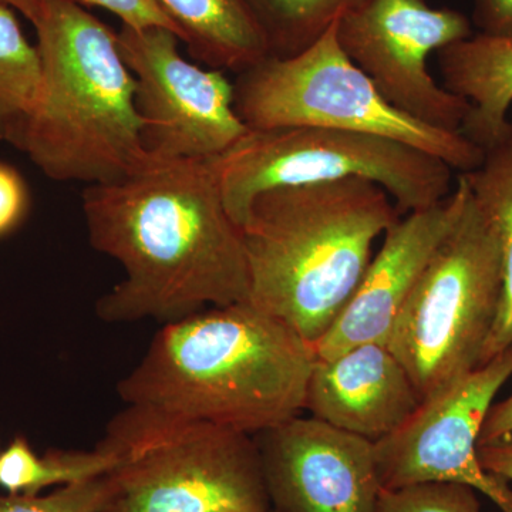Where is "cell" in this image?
<instances>
[{
    "label": "cell",
    "instance_id": "ba28073f",
    "mask_svg": "<svg viewBox=\"0 0 512 512\" xmlns=\"http://www.w3.org/2000/svg\"><path fill=\"white\" fill-rule=\"evenodd\" d=\"M214 164L225 208L239 227L255 197L274 188L363 178L382 187L402 215L433 207L453 191V170L439 158L332 128H248Z\"/></svg>",
    "mask_w": 512,
    "mask_h": 512
},
{
    "label": "cell",
    "instance_id": "5b68a950",
    "mask_svg": "<svg viewBox=\"0 0 512 512\" xmlns=\"http://www.w3.org/2000/svg\"><path fill=\"white\" fill-rule=\"evenodd\" d=\"M116 457L103 512H269L254 436L127 404L101 439Z\"/></svg>",
    "mask_w": 512,
    "mask_h": 512
},
{
    "label": "cell",
    "instance_id": "f1b7e54d",
    "mask_svg": "<svg viewBox=\"0 0 512 512\" xmlns=\"http://www.w3.org/2000/svg\"><path fill=\"white\" fill-rule=\"evenodd\" d=\"M269 512H275V511H272V510H271V511H269Z\"/></svg>",
    "mask_w": 512,
    "mask_h": 512
},
{
    "label": "cell",
    "instance_id": "ffe728a7",
    "mask_svg": "<svg viewBox=\"0 0 512 512\" xmlns=\"http://www.w3.org/2000/svg\"><path fill=\"white\" fill-rule=\"evenodd\" d=\"M367 0H252L272 56H292L315 43Z\"/></svg>",
    "mask_w": 512,
    "mask_h": 512
},
{
    "label": "cell",
    "instance_id": "d6986e66",
    "mask_svg": "<svg viewBox=\"0 0 512 512\" xmlns=\"http://www.w3.org/2000/svg\"><path fill=\"white\" fill-rule=\"evenodd\" d=\"M116 461L101 444L92 451L52 450L39 456L25 437L19 436L0 453V487L9 494L39 495L53 485L62 487L106 476Z\"/></svg>",
    "mask_w": 512,
    "mask_h": 512
},
{
    "label": "cell",
    "instance_id": "ac0fdd59",
    "mask_svg": "<svg viewBox=\"0 0 512 512\" xmlns=\"http://www.w3.org/2000/svg\"><path fill=\"white\" fill-rule=\"evenodd\" d=\"M39 50L23 33L15 10L0 6V141L19 148L39 96Z\"/></svg>",
    "mask_w": 512,
    "mask_h": 512
},
{
    "label": "cell",
    "instance_id": "52a82bcc",
    "mask_svg": "<svg viewBox=\"0 0 512 512\" xmlns=\"http://www.w3.org/2000/svg\"><path fill=\"white\" fill-rule=\"evenodd\" d=\"M336 23L302 52L271 55L239 73L235 109L245 126H311L369 134L439 158L458 174L476 170L484 160L483 148L460 131L413 119L384 99L343 52Z\"/></svg>",
    "mask_w": 512,
    "mask_h": 512
},
{
    "label": "cell",
    "instance_id": "277c9868",
    "mask_svg": "<svg viewBox=\"0 0 512 512\" xmlns=\"http://www.w3.org/2000/svg\"><path fill=\"white\" fill-rule=\"evenodd\" d=\"M33 26L42 79L19 150L63 183L107 184L141 170L151 157L117 33L72 0H45Z\"/></svg>",
    "mask_w": 512,
    "mask_h": 512
},
{
    "label": "cell",
    "instance_id": "2e32d148",
    "mask_svg": "<svg viewBox=\"0 0 512 512\" xmlns=\"http://www.w3.org/2000/svg\"><path fill=\"white\" fill-rule=\"evenodd\" d=\"M191 55L211 69L242 73L271 56L252 0H157Z\"/></svg>",
    "mask_w": 512,
    "mask_h": 512
},
{
    "label": "cell",
    "instance_id": "3957f363",
    "mask_svg": "<svg viewBox=\"0 0 512 512\" xmlns=\"http://www.w3.org/2000/svg\"><path fill=\"white\" fill-rule=\"evenodd\" d=\"M402 217L363 178L262 192L241 225L248 302L315 346L362 281L377 239Z\"/></svg>",
    "mask_w": 512,
    "mask_h": 512
},
{
    "label": "cell",
    "instance_id": "9c48e42d",
    "mask_svg": "<svg viewBox=\"0 0 512 512\" xmlns=\"http://www.w3.org/2000/svg\"><path fill=\"white\" fill-rule=\"evenodd\" d=\"M136 80L144 148L158 160H214L248 131L235 109V87L222 70L188 62L180 37L165 28L117 33Z\"/></svg>",
    "mask_w": 512,
    "mask_h": 512
},
{
    "label": "cell",
    "instance_id": "5bb4252c",
    "mask_svg": "<svg viewBox=\"0 0 512 512\" xmlns=\"http://www.w3.org/2000/svg\"><path fill=\"white\" fill-rule=\"evenodd\" d=\"M420 404L409 373L382 343L316 357L306 387L312 417L373 443L399 429Z\"/></svg>",
    "mask_w": 512,
    "mask_h": 512
},
{
    "label": "cell",
    "instance_id": "83f0119b",
    "mask_svg": "<svg viewBox=\"0 0 512 512\" xmlns=\"http://www.w3.org/2000/svg\"><path fill=\"white\" fill-rule=\"evenodd\" d=\"M45 0H0V6H5L25 16L30 23H35L43 9Z\"/></svg>",
    "mask_w": 512,
    "mask_h": 512
},
{
    "label": "cell",
    "instance_id": "d4e9b609",
    "mask_svg": "<svg viewBox=\"0 0 512 512\" xmlns=\"http://www.w3.org/2000/svg\"><path fill=\"white\" fill-rule=\"evenodd\" d=\"M471 23L480 35L512 36V0H473Z\"/></svg>",
    "mask_w": 512,
    "mask_h": 512
},
{
    "label": "cell",
    "instance_id": "7402d4cb",
    "mask_svg": "<svg viewBox=\"0 0 512 512\" xmlns=\"http://www.w3.org/2000/svg\"><path fill=\"white\" fill-rule=\"evenodd\" d=\"M113 487L109 474L90 480L62 485L47 495L0 497V512H103Z\"/></svg>",
    "mask_w": 512,
    "mask_h": 512
},
{
    "label": "cell",
    "instance_id": "603a6c76",
    "mask_svg": "<svg viewBox=\"0 0 512 512\" xmlns=\"http://www.w3.org/2000/svg\"><path fill=\"white\" fill-rule=\"evenodd\" d=\"M80 6H93L113 13L123 22V26L131 29L165 28L170 29L183 42L181 30L157 0H72Z\"/></svg>",
    "mask_w": 512,
    "mask_h": 512
},
{
    "label": "cell",
    "instance_id": "4316f807",
    "mask_svg": "<svg viewBox=\"0 0 512 512\" xmlns=\"http://www.w3.org/2000/svg\"><path fill=\"white\" fill-rule=\"evenodd\" d=\"M512 434V394L504 402L491 406L481 429L478 444L503 439Z\"/></svg>",
    "mask_w": 512,
    "mask_h": 512
},
{
    "label": "cell",
    "instance_id": "cb8c5ba5",
    "mask_svg": "<svg viewBox=\"0 0 512 512\" xmlns=\"http://www.w3.org/2000/svg\"><path fill=\"white\" fill-rule=\"evenodd\" d=\"M29 188L12 165L0 163V238L15 231L28 215Z\"/></svg>",
    "mask_w": 512,
    "mask_h": 512
},
{
    "label": "cell",
    "instance_id": "30bf717a",
    "mask_svg": "<svg viewBox=\"0 0 512 512\" xmlns=\"http://www.w3.org/2000/svg\"><path fill=\"white\" fill-rule=\"evenodd\" d=\"M473 35L464 13L426 0H367L336 23L343 52L384 99L413 119L460 133L470 104L433 79L427 57Z\"/></svg>",
    "mask_w": 512,
    "mask_h": 512
},
{
    "label": "cell",
    "instance_id": "8992f818",
    "mask_svg": "<svg viewBox=\"0 0 512 512\" xmlns=\"http://www.w3.org/2000/svg\"><path fill=\"white\" fill-rule=\"evenodd\" d=\"M501 291L497 234L468 187L460 217L421 272L387 340L421 402L481 366Z\"/></svg>",
    "mask_w": 512,
    "mask_h": 512
},
{
    "label": "cell",
    "instance_id": "e0dca14e",
    "mask_svg": "<svg viewBox=\"0 0 512 512\" xmlns=\"http://www.w3.org/2000/svg\"><path fill=\"white\" fill-rule=\"evenodd\" d=\"M461 175L478 207L493 224L500 245L503 291L497 319L485 345L484 365L512 346V121L503 136L485 148L483 163Z\"/></svg>",
    "mask_w": 512,
    "mask_h": 512
},
{
    "label": "cell",
    "instance_id": "44dd1931",
    "mask_svg": "<svg viewBox=\"0 0 512 512\" xmlns=\"http://www.w3.org/2000/svg\"><path fill=\"white\" fill-rule=\"evenodd\" d=\"M376 512H481L477 491L467 485L426 481L382 488Z\"/></svg>",
    "mask_w": 512,
    "mask_h": 512
},
{
    "label": "cell",
    "instance_id": "6da1fadb",
    "mask_svg": "<svg viewBox=\"0 0 512 512\" xmlns=\"http://www.w3.org/2000/svg\"><path fill=\"white\" fill-rule=\"evenodd\" d=\"M89 241L124 279L96 303L104 322H175L248 302L242 229L222 200L214 160H158L83 192Z\"/></svg>",
    "mask_w": 512,
    "mask_h": 512
},
{
    "label": "cell",
    "instance_id": "7c38bea8",
    "mask_svg": "<svg viewBox=\"0 0 512 512\" xmlns=\"http://www.w3.org/2000/svg\"><path fill=\"white\" fill-rule=\"evenodd\" d=\"M275 512H376L375 443L315 417L254 436Z\"/></svg>",
    "mask_w": 512,
    "mask_h": 512
},
{
    "label": "cell",
    "instance_id": "7a4b0ae2",
    "mask_svg": "<svg viewBox=\"0 0 512 512\" xmlns=\"http://www.w3.org/2000/svg\"><path fill=\"white\" fill-rule=\"evenodd\" d=\"M315 349L249 302L165 323L117 386L126 404L261 433L305 410Z\"/></svg>",
    "mask_w": 512,
    "mask_h": 512
},
{
    "label": "cell",
    "instance_id": "9a60e30c",
    "mask_svg": "<svg viewBox=\"0 0 512 512\" xmlns=\"http://www.w3.org/2000/svg\"><path fill=\"white\" fill-rule=\"evenodd\" d=\"M437 57L443 86L470 104L461 133L485 150L511 124L512 36L477 33L444 47Z\"/></svg>",
    "mask_w": 512,
    "mask_h": 512
},
{
    "label": "cell",
    "instance_id": "484cf974",
    "mask_svg": "<svg viewBox=\"0 0 512 512\" xmlns=\"http://www.w3.org/2000/svg\"><path fill=\"white\" fill-rule=\"evenodd\" d=\"M478 458L485 470L512 484V434L490 443L478 444Z\"/></svg>",
    "mask_w": 512,
    "mask_h": 512
},
{
    "label": "cell",
    "instance_id": "4fadbf2b",
    "mask_svg": "<svg viewBox=\"0 0 512 512\" xmlns=\"http://www.w3.org/2000/svg\"><path fill=\"white\" fill-rule=\"evenodd\" d=\"M466 178L443 201L400 218L373 255L365 275L332 328L315 343L318 359H330L366 343L387 345L397 316L466 202Z\"/></svg>",
    "mask_w": 512,
    "mask_h": 512
},
{
    "label": "cell",
    "instance_id": "8fae6325",
    "mask_svg": "<svg viewBox=\"0 0 512 512\" xmlns=\"http://www.w3.org/2000/svg\"><path fill=\"white\" fill-rule=\"evenodd\" d=\"M512 376V346L429 400L396 431L376 441L382 488L426 481L467 485L503 512H512V487L485 470L478 441L494 397Z\"/></svg>",
    "mask_w": 512,
    "mask_h": 512
}]
</instances>
